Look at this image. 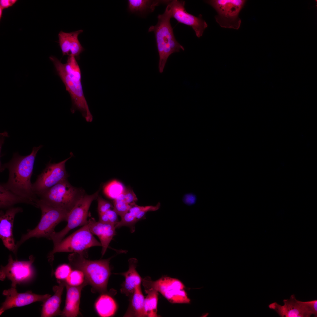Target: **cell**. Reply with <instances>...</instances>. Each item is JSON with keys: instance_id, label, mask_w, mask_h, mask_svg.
<instances>
[{"instance_id": "obj_3", "label": "cell", "mask_w": 317, "mask_h": 317, "mask_svg": "<svg viewBox=\"0 0 317 317\" xmlns=\"http://www.w3.org/2000/svg\"><path fill=\"white\" fill-rule=\"evenodd\" d=\"M112 258L91 260L85 258V253H72L68 257L69 264L75 269L83 272L85 281L92 286V290L102 294L107 292Z\"/></svg>"}, {"instance_id": "obj_27", "label": "cell", "mask_w": 317, "mask_h": 317, "mask_svg": "<svg viewBox=\"0 0 317 317\" xmlns=\"http://www.w3.org/2000/svg\"><path fill=\"white\" fill-rule=\"evenodd\" d=\"M147 295L145 298L144 312L146 317H157L158 292L152 289L145 291Z\"/></svg>"}, {"instance_id": "obj_29", "label": "cell", "mask_w": 317, "mask_h": 317, "mask_svg": "<svg viewBox=\"0 0 317 317\" xmlns=\"http://www.w3.org/2000/svg\"><path fill=\"white\" fill-rule=\"evenodd\" d=\"M85 281V276L82 271L77 269L72 270L65 280L69 285L78 286L82 284Z\"/></svg>"}, {"instance_id": "obj_6", "label": "cell", "mask_w": 317, "mask_h": 317, "mask_svg": "<svg viewBox=\"0 0 317 317\" xmlns=\"http://www.w3.org/2000/svg\"><path fill=\"white\" fill-rule=\"evenodd\" d=\"M85 194L84 190L73 186L67 179L38 195L37 197L50 205L69 213Z\"/></svg>"}, {"instance_id": "obj_34", "label": "cell", "mask_w": 317, "mask_h": 317, "mask_svg": "<svg viewBox=\"0 0 317 317\" xmlns=\"http://www.w3.org/2000/svg\"><path fill=\"white\" fill-rule=\"evenodd\" d=\"M107 223L115 225L119 221L118 215L114 209H110L105 213Z\"/></svg>"}, {"instance_id": "obj_12", "label": "cell", "mask_w": 317, "mask_h": 317, "mask_svg": "<svg viewBox=\"0 0 317 317\" xmlns=\"http://www.w3.org/2000/svg\"><path fill=\"white\" fill-rule=\"evenodd\" d=\"M171 7V18L178 23L190 26L195 31L197 37H201L208 25L203 18L202 15L195 16L187 12L185 8V2L182 0H171L168 4Z\"/></svg>"}, {"instance_id": "obj_22", "label": "cell", "mask_w": 317, "mask_h": 317, "mask_svg": "<svg viewBox=\"0 0 317 317\" xmlns=\"http://www.w3.org/2000/svg\"><path fill=\"white\" fill-rule=\"evenodd\" d=\"M144 290L154 289L161 294L168 291L173 289H184V284L179 280L169 277H163L155 281L150 277H146L142 280Z\"/></svg>"}, {"instance_id": "obj_26", "label": "cell", "mask_w": 317, "mask_h": 317, "mask_svg": "<svg viewBox=\"0 0 317 317\" xmlns=\"http://www.w3.org/2000/svg\"><path fill=\"white\" fill-rule=\"evenodd\" d=\"M170 0H129L128 8L132 13H144L153 12L156 6L162 4H167Z\"/></svg>"}, {"instance_id": "obj_37", "label": "cell", "mask_w": 317, "mask_h": 317, "mask_svg": "<svg viewBox=\"0 0 317 317\" xmlns=\"http://www.w3.org/2000/svg\"><path fill=\"white\" fill-rule=\"evenodd\" d=\"M16 0H1L0 7L3 9L13 6L17 1Z\"/></svg>"}, {"instance_id": "obj_23", "label": "cell", "mask_w": 317, "mask_h": 317, "mask_svg": "<svg viewBox=\"0 0 317 317\" xmlns=\"http://www.w3.org/2000/svg\"><path fill=\"white\" fill-rule=\"evenodd\" d=\"M24 203L38 208L37 204L31 200L20 196L6 188L3 183L0 185V208L7 209L15 204Z\"/></svg>"}, {"instance_id": "obj_1", "label": "cell", "mask_w": 317, "mask_h": 317, "mask_svg": "<svg viewBox=\"0 0 317 317\" xmlns=\"http://www.w3.org/2000/svg\"><path fill=\"white\" fill-rule=\"evenodd\" d=\"M43 146L40 145L33 147L31 153L26 156L14 153L11 159L0 167L1 172L6 169L9 171L8 180L6 183H3L4 186L16 194L36 203L38 198L33 191L31 179L37 153Z\"/></svg>"}, {"instance_id": "obj_7", "label": "cell", "mask_w": 317, "mask_h": 317, "mask_svg": "<svg viewBox=\"0 0 317 317\" xmlns=\"http://www.w3.org/2000/svg\"><path fill=\"white\" fill-rule=\"evenodd\" d=\"M94 246H102V245L93 235L87 223L53 246V249L48 256V261L52 267V272L55 253L61 252L85 253L87 249Z\"/></svg>"}, {"instance_id": "obj_32", "label": "cell", "mask_w": 317, "mask_h": 317, "mask_svg": "<svg viewBox=\"0 0 317 317\" xmlns=\"http://www.w3.org/2000/svg\"><path fill=\"white\" fill-rule=\"evenodd\" d=\"M70 264H63L59 266L54 273L57 280L65 281L72 271Z\"/></svg>"}, {"instance_id": "obj_24", "label": "cell", "mask_w": 317, "mask_h": 317, "mask_svg": "<svg viewBox=\"0 0 317 317\" xmlns=\"http://www.w3.org/2000/svg\"><path fill=\"white\" fill-rule=\"evenodd\" d=\"M130 303L124 317H146L144 310L145 298L141 285L137 286L130 297Z\"/></svg>"}, {"instance_id": "obj_5", "label": "cell", "mask_w": 317, "mask_h": 317, "mask_svg": "<svg viewBox=\"0 0 317 317\" xmlns=\"http://www.w3.org/2000/svg\"><path fill=\"white\" fill-rule=\"evenodd\" d=\"M38 208L41 210L40 221L37 226L29 230L23 235L16 244L17 249L23 243L33 237H44L50 240L55 226L60 222L66 221L68 213L53 207L39 199L36 202Z\"/></svg>"}, {"instance_id": "obj_21", "label": "cell", "mask_w": 317, "mask_h": 317, "mask_svg": "<svg viewBox=\"0 0 317 317\" xmlns=\"http://www.w3.org/2000/svg\"><path fill=\"white\" fill-rule=\"evenodd\" d=\"M129 269L126 272L119 274L125 277V280L122 285L121 293L126 296L130 297L133 294L135 289L141 285L142 279L137 271L136 268L138 260L132 258L128 260Z\"/></svg>"}, {"instance_id": "obj_11", "label": "cell", "mask_w": 317, "mask_h": 317, "mask_svg": "<svg viewBox=\"0 0 317 317\" xmlns=\"http://www.w3.org/2000/svg\"><path fill=\"white\" fill-rule=\"evenodd\" d=\"M69 158L58 163H52L50 161L41 173L32 183V189L34 194L37 196L45 192L57 184L67 179L68 174L65 169V163L73 155L70 154Z\"/></svg>"}, {"instance_id": "obj_13", "label": "cell", "mask_w": 317, "mask_h": 317, "mask_svg": "<svg viewBox=\"0 0 317 317\" xmlns=\"http://www.w3.org/2000/svg\"><path fill=\"white\" fill-rule=\"evenodd\" d=\"M3 295L6 299L0 308V315L5 311L15 307L24 306L36 302H44L51 295L47 294L39 295L28 291L23 293L18 292L16 288L12 287L4 290Z\"/></svg>"}, {"instance_id": "obj_38", "label": "cell", "mask_w": 317, "mask_h": 317, "mask_svg": "<svg viewBox=\"0 0 317 317\" xmlns=\"http://www.w3.org/2000/svg\"><path fill=\"white\" fill-rule=\"evenodd\" d=\"M3 9L1 7H0V18L1 19L2 16L3 11Z\"/></svg>"}, {"instance_id": "obj_2", "label": "cell", "mask_w": 317, "mask_h": 317, "mask_svg": "<svg viewBox=\"0 0 317 317\" xmlns=\"http://www.w3.org/2000/svg\"><path fill=\"white\" fill-rule=\"evenodd\" d=\"M49 58L70 95L72 103L71 112L73 114L78 110L87 122H91L93 116L84 96L81 71L76 59L73 56H69L66 63L64 64L55 56H51Z\"/></svg>"}, {"instance_id": "obj_4", "label": "cell", "mask_w": 317, "mask_h": 317, "mask_svg": "<svg viewBox=\"0 0 317 317\" xmlns=\"http://www.w3.org/2000/svg\"><path fill=\"white\" fill-rule=\"evenodd\" d=\"M171 18V7L167 4L164 12L158 16L156 25L151 26L149 32H153L156 39L159 56L158 70L163 72L167 60L172 54L184 50V48L176 40L170 20Z\"/></svg>"}, {"instance_id": "obj_18", "label": "cell", "mask_w": 317, "mask_h": 317, "mask_svg": "<svg viewBox=\"0 0 317 317\" xmlns=\"http://www.w3.org/2000/svg\"><path fill=\"white\" fill-rule=\"evenodd\" d=\"M87 224L92 233L97 236L99 239L102 247V254L103 255L116 234L115 225L96 221L93 218L88 220Z\"/></svg>"}, {"instance_id": "obj_33", "label": "cell", "mask_w": 317, "mask_h": 317, "mask_svg": "<svg viewBox=\"0 0 317 317\" xmlns=\"http://www.w3.org/2000/svg\"><path fill=\"white\" fill-rule=\"evenodd\" d=\"M97 211L98 214L106 212L108 210L113 208V206L109 202L106 200L102 197L98 196L97 198Z\"/></svg>"}, {"instance_id": "obj_9", "label": "cell", "mask_w": 317, "mask_h": 317, "mask_svg": "<svg viewBox=\"0 0 317 317\" xmlns=\"http://www.w3.org/2000/svg\"><path fill=\"white\" fill-rule=\"evenodd\" d=\"M205 2L212 6L217 14L215 16L222 27L237 30L241 20L239 14L246 2L245 0H209Z\"/></svg>"}, {"instance_id": "obj_8", "label": "cell", "mask_w": 317, "mask_h": 317, "mask_svg": "<svg viewBox=\"0 0 317 317\" xmlns=\"http://www.w3.org/2000/svg\"><path fill=\"white\" fill-rule=\"evenodd\" d=\"M99 193V190H98L91 195L85 194L69 212L66 226L59 232L55 231L50 236V240L53 241V246L62 240L71 230L79 226H83L87 223L89 208L92 201L97 199Z\"/></svg>"}, {"instance_id": "obj_15", "label": "cell", "mask_w": 317, "mask_h": 317, "mask_svg": "<svg viewBox=\"0 0 317 317\" xmlns=\"http://www.w3.org/2000/svg\"><path fill=\"white\" fill-rule=\"evenodd\" d=\"M283 301V306L274 302L270 304L269 307L281 317H309L312 315L304 301L296 300L294 294L291 296L290 299H284Z\"/></svg>"}, {"instance_id": "obj_19", "label": "cell", "mask_w": 317, "mask_h": 317, "mask_svg": "<svg viewBox=\"0 0 317 317\" xmlns=\"http://www.w3.org/2000/svg\"><path fill=\"white\" fill-rule=\"evenodd\" d=\"M88 284L85 281L78 286H71L65 281L66 289V296L65 305L60 316L65 317H75L79 313V306L81 291L82 288Z\"/></svg>"}, {"instance_id": "obj_36", "label": "cell", "mask_w": 317, "mask_h": 317, "mask_svg": "<svg viewBox=\"0 0 317 317\" xmlns=\"http://www.w3.org/2000/svg\"><path fill=\"white\" fill-rule=\"evenodd\" d=\"M310 309L312 314L315 317L317 316V300L304 301Z\"/></svg>"}, {"instance_id": "obj_20", "label": "cell", "mask_w": 317, "mask_h": 317, "mask_svg": "<svg viewBox=\"0 0 317 317\" xmlns=\"http://www.w3.org/2000/svg\"><path fill=\"white\" fill-rule=\"evenodd\" d=\"M58 285L53 287L54 294L48 298L43 303L41 312V317H51L60 315V309L61 296L65 286L64 280H57Z\"/></svg>"}, {"instance_id": "obj_35", "label": "cell", "mask_w": 317, "mask_h": 317, "mask_svg": "<svg viewBox=\"0 0 317 317\" xmlns=\"http://www.w3.org/2000/svg\"><path fill=\"white\" fill-rule=\"evenodd\" d=\"M196 200L197 197L196 195L193 193L185 194L182 198L183 203L188 206H191L194 204Z\"/></svg>"}, {"instance_id": "obj_16", "label": "cell", "mask_w": 317, "mask_h": 317, "mask_svg": "<svg viewBox=\"0 0 317 317\" xmlns=\"http://www.w3.org/2000/svg\"><path fill=\"white\" fill-rule=\"evenodd\" d=\"M161 204L158 202L155 206H140L136 204L132 206L129 210L121 217V220L117 223L116 228L123 226L129 228L131 232L135 231V226L139 221L145 218L146 213L149 211H154L158 210Z\"/></svg>"}, {"instance_id": "obj_10", "label": "cell", "mask_w": 317, "mask_h": 317, "mask_svg": "<svg viewBox=\"0 0 317 317\" xmlns=\"http://www.w3.org/2000/svg\"><path fill=\"white\" fill-rule=\"evenodd\" d=\"M34 261L33 255L28 261L14 260L11 254L9 256L8 263L5 266H1L0 279L4 281L7 278L11 281V287L16 288L18 284L27 282L34 276L32 264Z\"/></svg>"}, {"instance_id": "obj_28", "label": "cell", "mask_w": 317, "mask_h": 317, "mask_svg": "<svg viewBox=\"0 0 317 317\" xmlns=\"http://www.w3.org/2000/svg\"><path fill=\"white\" fill-rule=\"evenodd\" d=\"M170 302L173 303H188L190 300L184 290L173 289L167 291L162 294Z\"/></svg>"}, {"instance_id": "obj_14", "label": "cell", "mask_w": 317, "mask_h": 317, "mask_svg": "<svg viewBox=\"0 0 317 317\" xmlns=\"http://www.w3.org/2000/svg\"><path fill=\"white\" fill-rule=\"evenodd\" d=\"M23 210L21 208L13 207L5 212L0 211V237L5 247L15 254L18 250L13 235L14 220L16 215Z\"/></svg>"}, {"instance_id": "obj_17", "label": "cell", "mask_w": 317, "mask_h": 317, "mask_svg": "<svg viewBox=\"0 0 317 317\" xmlns=\"http://www.w3.org/2000/svg\"><path fill=\"white\" fill-rule=\"evenodd\" d=\"M83 32L80 29L70 33L62 31L59 33L58 43L63 56H73L79 59L80 54L85 50L78 39V36Z\"/></svg>"}, {"instance_id": "obj_31", "label": "cell", "mask_w": 317, "mask_h": 317, "mask_svg": "<svg viewBox=\"0 0 317 317\" xmlns=\"http://www.w3.org/2000/svg\"><path fill=\"white\" fill-rule=\"evenodd\" d=\"M132 207L124 200L120 195L114 199L113 209L120 217L127 212Z\"/></svg>"}, {"instance_id": "obj_25", "label": "cell", "mask_w": 317, "mask_h": 317, "mask_svg": "<svg viewBox=\"0 0 317 317\" xmlns=\"http://www.w3.org/2000/svg\"><path fill=\"white\" fill-rule=\"evenodd\" d=\"M95 307L99 316L109 317L114 315L117 306L114 299L109 295L105 293L102 294L97 300Z\"/></svg>"}, {"instance_id": "obj_30", "label": "cell", "mask_w": 317, "mask_h": 317, "mask_svg": "<svg viewBox=\"0 0 317 317\" xmlns=\"http://www.w3.org/2000/svg\"><path fill=\"white\" fill-rule=\"evenodd\" d=\"M124 189L120 183L114 181L107 185L104 189V192L109 198L114 199L122 193Z\"/></svg>"}]
</instances>
